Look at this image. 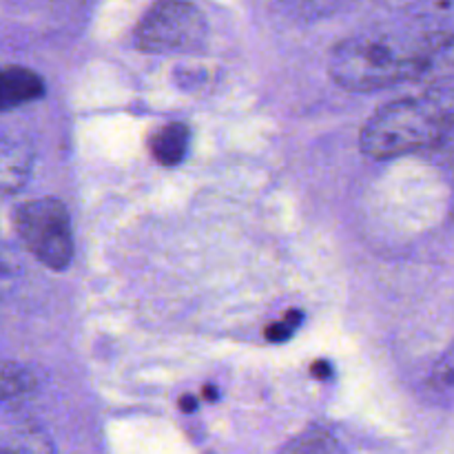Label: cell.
I'll list each match as a JSON object with an SVG mask.
<instances>
[{
  "mask_svg": "<svg viewBox=\"0 0 454 454\" xmlns=\"http://www.w3.org/2000/svg\"><path fill=\"white\" fill-rule=\"evenodd\" d=\"M454 56L450 35H433L417 47H403L386 35H353L331 56V78L346 91L368 93L415 80Z\"/></svg>",
  "mask_w": 454,
  "mask_h": 454,
  "instance_id": "6da1fadb",
  "label": "cell"
},
{
  "mask_svg": "<svg viewBox=\"0 0 454 454\" xmlns=\"http://www.w3.org/2000/svg\"><path fill=\"white\" fill-rule=\"evenodd\" d=\"M450 111L426 98H403L377 109L366 120L359 146L375 160L399 158L437 145Z\"/></svg>",
  "mask_w": 454,
  "mask_h": 454,
  "instance_id": "7a4b0ae2",
  "label": "cell"
},
{
  "mask_svg": "<svg viewBox=\"0 0 454 454\" xmlns=\"http://www.w3.org/2000/svg\"><path fill=\"white\" fill-rule=\"evenodd\" d=\"M13 226L27 251L51 270H65L74 260V231L65 204L38 198L20 204Z\"/></svg>",
  "mask_w": 454,
  "mask_h": 454,
  "instance_id": "3957f363",
  "label": "cell"
},
{
  "mask_svg": "<svg viewBox=\"0 0 454 454\" xmlns=\"http://www.w3.org/2000/svg\"><path fill=\"white\" fill-rule=\"evenodd\" d=\"M207 34V20L193 3L155 0L136 25L133 38L142 51L191 53L204 47Z\"/></svg>",
  "mask_w": 454,
  "mask_h": 454,
  "instance_id": "277c9868",
  "label": "cell"
},
{
  "mask_svg": "<svg viewBox=\"0 0 454 454\" xmlns=\"http://www.w3.org/2000/svg\"><path fill=\"white\" fill-rule=\"evenodd\" d=\"M44 96V80L25 67H0V111L29 105Z\"/></svg>",
  "mask_w": 454,
  "mask_h": 454,
  "instance_id": "5b68a950",
  "label": "cell"
},
{
  "mask_svg": "<svg viewBox=\"0 0 454 454\" xmlns=\"http://www.w3.org/2000/svg\"><path fill=\"white\" fill-rule=\"evenodd\" d=\"M191 131L184 122H168L151 137V155L162 167H176L186 158Z\"/></svg>",
  "mask_w": 454,
  "mask_h": 454,
  "instance_id": "8992f818",
  "label": "cell"
},
{
  "mask_svg": "<svg viewBox=\"0 0 454 454\" xmlns=\"http://www.w3.org/2000/svg\"><path fill=\"white\" fill-rule=\"evenodd\" d=\"M31 171V153L22 145L0 137V193H13Z\"/></svg>",
  "mask_w": 454,
  "mask_h": 454,
  "instance_id": "52a82bcc",
  "label": "cell"
},
{
  "mask_svg": "<svg viewBox=\"0 0 454 454\" xmlns=\"http://www.w3.org/2000/svg\"><path fill=\"white\" fill-rule=\"evenodd\" d=\"M282 454H346L341 443L324 428H309L293 437Z\"/></svg>",
  "mask_w": 454,
  "mask_h": 454,
  "instance_id": "ba28073f",
  "label": "cell"
},
{
  "mask_svg": "<svg viewBox=\"0 0 454 454\" xmlns=\"http://www.w3.org/2000/svg\"><path fill=\"white\" fill-rule=\"evenodd\" d=\"M34 380L29 372L13 364H0V402L22 395L31 388Z\"/></svg>",
  "mask_w": 454,
  "mask_h": 454,
  "instance_id": "9c48e42d",
  "label": "cell"
},
{
  "mask_svg": "<svg viewBox=\"0 0 454 454\" xmlns=\"http://www.w3.org/2000/svg\"><path fill=\"white\" fill-rule=\"evenodd\" d=\"M300 322H301L300 310H291V313H286L282 319H278V322H273L269 328H266V340L286 341L288 337H293V333L297 331Z\"/></svg>",
  "mask_w": 454,
  "mask_h": 454,
  "instance_id": "30bf717a",
  "label": "cell"
},
{
  "mask_svg": "<svg viewBox=\"0 0 454 454\" xmlns=\"http://www.w3.org/2000/svg\"><path fill=\"white\" fill-rule=\"evenodd\" d=\"M430 151H434V153L442 155L443 162H446L448 167L454 171V114L452 111L448 114V120H446V124H443L442 136H439L437 145H434Z\"/></svg>",
  "mask_w": 454,
  "mask_h": 454,
  "instance_id": "8fae6325",
  "label": "cell"
},
{
  "mask_svg": "<svg viewBox=\"0 0 454 454\" xmlns=\"http://www.w3.org/2000/svg\"><path fill=\"white\" fill-rule=\"evenodd\" d=\"M12 279H13L12 264H9V260H7V255H4V253H0V300H3V295L7 293Z\"/></svg>",
  "mask_w": 454,
  "mask_h": 454,
  "instance_id": "7c38bea8",
  "label": "cell"
},
{
  "mask_svg": "<svg viewBox=\"0 0 454 454\" xmlns=\"http://www.w3.org/2000/svg\"><path fill=\"white\" fill-rule=\"evenodd\" d=\"M313 375L317 377V380H328V377L333 375V368L328 362H315L313 364Z\"/></svg>",
  "mask_w": 454,
  "mask_h": 454,
  "instance_id": "4fadbf2b",
  "label": "cell"
},
{
  "mask_svg": "<svg viewBox=\"0 0 454 454\" xmlns=\"http://www.w3.org/2000/svg\"><path fill=\"white\" fill-rule=\"evenodd\" d=\"M180 408H182V411H184V412L195 411V399H193V397H182Z\"/></svg>",
  "mask_w": 454,
  "mask_h": 454,
  "instance_id": "5bb4252c",
  "label": "cell"
},
{
  "mask_svg": "<svg viewBox=\"0 0 454 454\" xmlns=\"http://www.w3.org/2000/svg\"><path fill=\"white\" fill-rule=\"evenodd\" d=\"M434 4L442 9H450V7H454V0H434Z\"/></svg>",
  "mask_w": 454,
  "mask_h": 454,
  "instance_id": "9a60e30c",
  "label": "cell"
}]
</instances>
